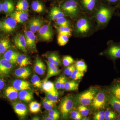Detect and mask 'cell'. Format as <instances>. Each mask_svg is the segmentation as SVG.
<instances>
[{"instance_id": "obj_4", "label": "cell", "mask_w": 120, "mask_h": 120, "mask_svg": "<svg viewBox=\"0 0 120 120\" xmlns=\"http://www.w3.org/2000/svg\"><path fill=\"white\" fill-rule=\"evenodd\" d=\"M99 91V88L97 87H90L77 95L76 98V103L80 105L88 106L90 105L92 101Z\"/></svg>"}, {"instance_id": "obj_56", "label": "cell", "mask_w": 120, "mask_h": 120, "mask_svg": "<svg viewBox=\"0 0 120 120\" xmlns=\"http://www.w3.org/2000/svg\"><path fill=\"white\" fill-rule=\"evenodd\" d=\"M116 120H120V113H119L117 115L116 119Z\"/></svg>"}, {"instance_id": "obj_34", "label": "cell", "mask_w": 120, "mask_h": 120, "mask_svg": "<svg viewBox=\"0 0 120 120\" xmlns=\"http://www.w3.org/2000/svg\"><path fill=\"white\" fill-rule=\"evenodd\" d=\"M58 34L65 35L70 37L71 35L72 30L70 27L56 26Z\"/></svg>"}, {"instance_id": "obj_25", "label": "cell", "mask_w": 120, "mask_h": 120, "mask_svg": "<svg viewBox=\"0 0 120 120\" xmlns=\"http://www.w3.org/2000/svg\"><path fill=\"white\" fill-rule=\"evenodd\" d=\"M19 54V53L13 50H9L4 53V57L12 64H15L17 63V57Z\"/></svg>"}, {"instance_id": "obj_49", "label": "cell", "mask_w": 120, "mask_h": 120, "mask_svg": "<svg viewBox=\"0 0 120 120\" xmlns=\"http://www.w3.org/2000/svg\"><path fill=\"white\" fill-rule=\"evenodd\" d=\"M75 69V64L71 65L67 67L65 69L64 71V74L70 76Z\"/></svg>"}, {"instance_id": "obj_7", "label": "cell", "mask_w": 120, "mask_h": 120, "mask_svg": "<svg viewBox=\"0 0 120 120\" xmlns=\"http://www.w3.org/2000/svg\"><path fill=\"white\" fill-rule=\"evenodd\" d=\"M104 53L107 57L113 61L120 58V42L110 41Z\"/></svg>"}, {"instance_id": "obj_32", "label": "cell", "mask_w": 120, "mask_h": 120, "mask_svg": "<svg viewBox=\"0 0 120 120\" xmlns=\"http://www.w3.org/2000/svg\"><path fill=\"white\" fill-rule=\"evenodd\" d=\"M42 87L45 92L52 93L58 91L55 87L54 84L52 82L48 80L42 83Z\"/></svg>"}, {"instance_id": "obj_11", "label": "cell", "mask_w": 120, "mask_h": 120, "mask_svg": "<svg viewBox=\"0 0 120 120\" xmlns=\"http://www.w3.org/2000/svg\"><path fill=\"white\" fill-rule=\"evenodd\" d=\"M13 64L4 58H0V75H8L11 72Z\"/></svg>"}, {"instance_id": "obj_35", "label": "cell", "mask_w": 120, "mask_h": 120, "mask_svg": "<svg viewBox=\"0 0 120 120\" xmlns=\"http://www.w3.org/2000/svg\"><path fill=\"white\" fill-rule=\"evenodd\" d=\"M79 84L74 80L67 82L64 85V89L68 91L76 90L78 89Z\"/></svg>"}, {"instance_id": "obj_53", "label": "cell", "mask_w": 120, "mask_h": 120, "mask_svg": "<svg viewBox=\"0 0 120 120\" xmlns=\"http://www.w3.org/2000/svg\"><path fill=\"white\" fill-rule=\"evenodd\" d=\"M61 76L58 77L56 81V87L57 90L61 89Z\"/></svg>"}, {"instance_id": "obj_43", "label": "cell", "mask_w": 120, "mask_h": 120, "mask_svg": "<svg viewBox=\"0 0 120 120\" xmlns=\"http://www.w3.org/2000/svg\"><path fill=\"white\" fill-rule=\"evenodd\" d=\"M48 116L52 118V120H57L60 118V113L57 109H52L49 111Z\"/></svg>"}, {"instance_id": "obj_41", "label": "cell", "mask_w": 120, "mask_h": 120, "mask_svg": "<svg viewBox=\"0 0 120 120\" xmlns=\"http://www.w3.org/2000/svg\"><path fill=\"white\" fill-rule=\"evenodd\" d=\"M69 37L65 35L58 34L57 37V42L60 46H63L66 45L69 41Z\"/></svg>"}, {"instance_id": "obj_48", "label": "cell", "mask_w": 120, "mask_h": 120, "mask_svg": "<svg viewBox=\"0 0 120 120\" xmlns=\"http://www.w3.org/2000/svg\"><path fill=\"white\" fill-rule=\"evenodd\" d=\"M71 118L75 120H82V116L79 111L73 110L71 112Z\"/></svg>"}, {"instance_id": "obj_37", "label": "cell", "mask_w": 120, "mask_h": 120, "mask_svg": "<svg viewBox=\"0 0 120 120\" xmlns=\"http://www.w3.org/2000/svg\"><path fill=\"white\" fill-rule=\"evenodd\" d=\"M105 120H115L116 119L117 115L116 112L110 109H108L105 112Z\"/></svg>"}, {"instance_id": "obj_16", "label": "cell", "mask_w": 120, "mask_h": 120, "mask_svg": "<svg viewBox=\"0 0 120 120\" xmlns=\"http://www.w3.org/2000/svg\"><path fill=\"white\" fill-rule=\"evenodd\" d=\"M110 94L120 100V79H116L108 89Z\"/></svg>"}, {"instance_id": "obj_20", "label": "cell", "mask_w": 120, "mask_h": 120, "mask_svg": "<svg viewBox=\"0 0 120 120\" xmlns=\"http://www.w3.org/2000/svg\"><path fill=\"white\" fill-rule=\"evenodd\" d=\"M49 15L50 19L55 21L60 17H64L65 14L60 7L55 6L51 8Z\"/></svg>"}, {"instance_id": "obj_46", "label": "cell", "mask_w": 120, "mask_h": 120, "mask_svg": "<svg viewBox=\"0 0 120 120\" xmlns=\"http://www.w3.org/2000/svg\"><path fill=\"white\" fill-rule=\"evenodd\" d=\"M78 111L82 116H86L90 113V110L86 106L80 105L78 107Z\"/></svg>"}, {"instance_id": "obj_3", "label": "cell", "mask_w": 120, "mask_h": 120, "mask_svg": "<svg viewBox=\"0 0 120 120\" xmlns=\"http://www.w3.org/2000/svg\"><path fill=\"white\" fill-rule=\"evenodd\" d=\"M92 24L90 20L86 17L80 18L75 24V33L78 37L88 36L92 31Z\"/></svg>"}, {"instance_id": "obj_29", "label": "cell", "mask_w": 120, "mask_h": 120, "mask_svg": "<svg viewBox=\"0 0 120 120\" xmlns=\"http://www.w3.org/2000/svg\"><path fill=\"white\" fill-rule=\"evenodd\" d=\"M17 63L21 67H26L28 65L31 64L30 59L26 55L19 53L17 56Z\"/></svg>"}, {"instance_id": "obj_13", "label": "cell", "mask_w": 120, "mask_h": 120, "mask_svg": "<svg viewBox=\"0 0 120 120\" xmlns=\"http://www.w3.org/2000/svg\"><path fill=\"white\" fill-rule=\"evenodd\" d=\"M14 41L15 45L18 49L25 52H27V47L24 35L22 34H17L14 38Z\"/></svg>"}, {"instance_id": "obj_27", "label": "cell", "mask_w": 120, "mask_h": 120, "mask_svg": "<svg viewBox=\"0 0 120 120\" xmlns=\"http://www.w3.org/2000/svg\"><path fill=\"white\" fill-rule=\"evenodd\" d=\"M109 104L112 107L114 110L120 113V100L118 98L114 97L113 95L110 94L109 101Z\"/></svg>"}, {"instance_id": "obj_17", "label": "cell", "mask_w": 120, "mask_h": 120, "mask_svg": "<svg viewBox=\"0 0 120 120\" xmlns=\"http://www.w3.org/2000/svg\"><path fill=\"white\" fill-rule=\"evenodd\" d=\"M43 23L41 19L36 17L32 18L28 22L30 30L34 33L38 31L42 26Z\"/></svg>"}, {"instance_id": "obj_61", "label": "cell", "mask_w": 120, "mask_h": 120, "mask_svg": "<svg viewBox=\"0 0 120 120\" xmlns=\"http://www.w3.org/2000/svg\"><path fill=\"white\" fill-rule=\"evenodd\" d=\"M118 6H119V7H120V2H119V4H118Z\"/></svg>"}, {"instance_id": "obj_59", "label": "cell", "mask_w": 120, "mask_h": 120, "mask_svg": "<svg viewBox=\"0 0 120 120\" xmlns=\"http://www.w3.org/2000/svg\"><path fill=\"white\" fill-rule=\"evenodd\" d=\"M82 120H90V119H89V118H88V117H84L83 118H82Z\"/></svg>"}, {"instance_id": "obj_2", "label": "cell", "mask_w": 120, "mask_h": 120, "mask_svg": "<svg viewBox=\"0 0 120 120\" xmlns=\"http://www.w3.org/2000/svg\"><path fill=\"white\" fill-rule=\"evenodd\" d=\"M60 7L71 18L77 19L80 15L81 8L78 0H64L60 3Z\"/></svg>"}, {"instance_id": "obj_30", "label": "cell", "mask_w": 120, "mask_h": 120, "mask_svg": "<svg viewBox=\"0 0 120 120\" xmlns=\"http://www.w3.org/2000/svg\"><path fill=\"white\" fill-rule=\"evenodd\" d=\"M31 8L34 11L37 13L43 12L45 9V5L40 0H34L31 4Z\"/></svg>"}, {"instance_id": "obj_28", "label": "cell", "mask_w": 120, "mask_h": 120, "mask_svg": "<svg viewBox=\"0 0 120 120\" xmlns=\"http://www.w3.org/2000/svg\"><path fill=\"white\" fill-rule=\"evenodd\" d=\"M48 61L50 63L58 66L61 64V61L58 54L55 52L50 53L47 56Z\"/></svg>"}, {"instance_id": "obj_33", "label": "cell", "mask_w": 120, "mask_h": 120, "mask_svg": "<svg viewBox=\"0 0 120 120\" xmlns=\"http://www.w3.org/2000/svg\"><path fill=\"white\" fill-rule=\"evenodd\" d=\"M11 47V44L8 38L3 39L0 41V54L4 53Z\"/></svg>"}, {"instance_id": "obj_54", "label": "cell", "mask_w": 120, "mask_h": 120, "mask_svg": "<svg viewBox=\"0 0 120 120\" xmlns=\"http://www.w3.org/2000/svg\"><path fill=\"white\" fill-rule=\"evenodd\" d=\"M5 83L3 80L0 79V90H2L4 87Z\"/></svg>"}, {"instance_id": "obj_5", "label": "cell", "mask_w": 120, "mask_h": 120, "mask_svg": "<svg viewBox=\"0 0 120 120\" xmlns=\"http://www.w3.org/2000/svg\"><path fill=\"white\" fill-rule=\"evenodd\" d=\"M110 95L108 89H103L99 91L91 103L92 108L95 110L104 109L109 104Z\"/></svg>"}, {"instance_id": "obj_39", "label": "cell", "mask_w": 120, "mask_h": 120, "mask_svg": "<svg viewBox=\"0 0 120 120\" xmlns=\"http://www.w3.org/2000/svg\"><path fill=\"white\" fill-rule=\"evenodd\" d=\"M43 102V106L45 109L48 111L53 109L56 103L55 102L48 99L47 98H45Z\"/></svg>"}, {"instance_id": "obj_38", "label": "cell", "mask_w": 120, "mask_h": 120, "mask_svg": "<svg viewBox=\"0 0 120 120\" xmlns=\"http://www.w3.org/2000/svg\"><path fill=\"white\" fill-rule=\"evenodd\" d=\"M41 105L37 101H32L30 103V110L32 113H36L41 110Z\"/></svg>"}, {"instance_id": "obj_14", "label": "cell", "mask_w": 120, "mask_h": 120, "mask_svg": "<svg viewBox=\"0 0 120 120\" xmlns=\"http://www.w3.org/2000/svg\"><path fill=\"white\" fill-rule=\"evenodd\" d=\"M27 47L31 50L36 49V38L34 33L30 31H27L24 34Z\"/></svg>"}, {"instance_id": "obj_8", "label": "cell", "mask_w": 120, "mask_h": 120, "mask_svg": "<svg viewBox=\"0 0 120 120\" xmlns=\"http://www.w3.org/2000/svg\"><path fill=\"white\" fill-rule=\"evenodd\" d=\"M38 32L39 38L45 41H51L53 37V31L50 23L43 25Z\"/></svg>"}, {"instance_id": "obj_58", "label": "cell", "mask_w": 120, "mask_h": 120, "mask_svg": "<svg viewBox=\"0 0 120 120\" xmlns=\"http://www.w3.org/2000/svg\"><path fill=\"white\" fill-rule=\"evenodd\" d=\"M32 120H39V118L37 116H35L34 117V118L32 119Z\"/></svg>"}, {"instance_id": "obj_9", "label": "cell", "mask_w": 120, "mask_h": 120, "mask_svg": "<svg viewBox=\"0 0 120 120\" xmlns=\"http://www.w3.org/2000/svg\"><path fill=\"white\" fill-rule=\"evenodd\" d=\"M17 23L12 17L7 18L1 22V30L7 33L12 32L16 28Z\"/></svg>"}, {"instance_id": "obj_22", "label": "cell", "mask_w": 120, "mask_h": 120, "mask_svg": "<svg viewBox=\"0 0 120 120\" xmlns=\"http://www.w3.org/2000/svg\"><path fill=\"white\" fill-rule=\"evenodd\" d=\"M18 97L21 101L26 102L30 101L34 98L33 92L30 90L20 91Z\"/></svg>"}, {"instance_id": "obj_23", "label": "cell", "mask_w": 120, "mask_h": 120, "mask_svg": "<svg viewBox=\"0 0 120 120\" xmlns=\"http://www.w3.org/2000/svg\"><path fill=\"white\" fill-rule=\"evenodd\" d=\"M35 71L38 75H42L45 73L46 67L40 58H37L34 65Z\"/></svg>"}, {"instance_id": "obj_21", "label": "cell", "mask_w": 120, "mask_h": 120, "mask_svg": "<svg viewBox=\"0 0 120 120\" xmlns=\"http://www.w3.org/2000/svg\"><path fill=\"white\" fill-rule=\"evenodd\" d=\"M13 86L18 90H29L31 89L30 84L29 82L21 79H17L13 82Z\"/></svg>"}, {"instance_id": "obj_15", "label": "cell", "mask_w": 120, "mask_h": 120, "mask_svg": "<svg viewBox=\"0 0 120 120\" xmlns=\"http://www.w3.org/2000/svg\"><path fill=\"white\" fill-rule=\"evenodd\" d=\"M14 111L16 114L21 118H24L27 113V110L26 105L24 103L19 102L13 103Z\"/></svg>"}, {"instance_id": "obj_24", "label": "cell", "mask_w": 120, "mask_h": 120, "mask_svg": "<svg viewBox=\"0 0 120 120\" xmlns=\"http://www.w3.org/2000/svg\"><path fill=\"white\" fill-rule=\"evenodd\" d=\"M15 4L13 0H4L2 2V10L6 13L13 12L15 9Z\"/></svg>"}, {"instance_id": "obj_19", "label": "cell", "mask_w": 120, "mask_h": 120, "mask_svg": "<svg viewBox=\"0 0 120 120\" xmlns=\"http://www.w3.org/2000/svg\"><path fill=\"white\" fill-rule=\"evenodd\" d=\"M31 70L29 67H21L15 70V75L18 79H26L31 75Z\"/></svg>"}, {"instance_id": "obj_52", "label": "cell", "mask_w": 120, "mask_h": 120, "mask_svg": "<svg viewBox=\"0 0 120 120\" xmlns=\"http://www.w3.org/2000/svg\"><path fill=\"white\" fill-rule=\"evenodd\" d=\"M67 82V77L64 76H61V89H64V85Z\"/></svg>"}, {"instance_id": "obj_47", "label": "cell", "mask_w": 120, "mask_h": 120, "mask_svg": "<svg viewBox=\"0 0 120 120\" xmlns=\"http://www.w3.org/2000/svg\"><path fill=\"white\" fill-rule=\"evenodd\" d=\"M46 98L51 101L56 102L58 100V92H52V93H48L46 92Z\"/></svg>"}, {"instance_id": "obj_1", "label": "cell", "mask_w": 120, "mask_h": 120, "mask_svg": "<svg viewBox=\"0 0 120 120\" xmlns=\"http://www.w3.org/2000/svg\"><path fill=\"white\" fill-rule=\"evenodd\" d=\"M95 17L99 26H105L109 22L113 15L114 8L105 4H101L97 9Z\"/></svg>"}, {"instance_id": "obj_57", "label": "cell", "mask_w": 120, "mask_h": 120, "mask_svg": "<svg viewBox=\"0 0 120 120\" xmlns=\"http://www.w3.org/2000/svg\"><path fill=\"white\" fill-rule=\"evenodd\" d=\"M45 120H52V118L49 117V116H47V117L45 118Z\"/></svg>"}, {"instance_id": "obj_45", "label": "cell", "mask_w": 120, "mask_h": 120, "mask_svg": "<svg viewBox=\"0 0 120 120\" xmlns=\"http://www.w3.org/2000/svg\"><path fill=\"white\" fill-rule=\"evenodd\" d=\"M75 62L74 59L71 56H64L62 59V63L65 67H67L73 64Z\"/></svg>"}, {"instance_id": "obj_18", "label": "cell", "mask_w": 120, "mask_h": 120, "mask_svg": "<svg viewBox=\"0 0 120 120\" xmlns=\"http://www.w3.org/2000/svg\"><path fill=\"white\" fill-rule=\"evenodd\" d=\"M11 16L17 23H22L28 19V13L26 11H16L12 14Z\"/></svg>"}, {"instance_id": "obj_12", "label": "cell", "mask_w": 120, "mask_h": 120, "mask_svg": "<svg viewBox=\"0 0 120 120\" xmlns=\"http://www.w3.org/2000/svg\"><path fill=\"white\" fill-rule=\"evenodd\" d=\"M47 65V73L46 76L43 80L41 81L42 83L46 82L52 76L57 75L60 74V70L58 68L57 66L50 63L48 60H46Z\"/></svg>"}, {"instance_id": "obj_55", "label": "cell", "mask_w": 120, "mask_h": 120, "mask_svg": "<svg viewBox=\"0 0 120 120\" xmlns=\"http://www.w3.org/2000/svg\"><path fill=\"white\" fill-rule=\"evenodd\" d=\"M2 2L1 0H0V12H1L2 10Z\"/></svg>"}, {"instance_id": "obj_44", "label": "cell", "mask_w": 120, "mask_h": 120, "mask_svg": "<svg viewBox=\"0 0 120 120\" xmlns=\"http://www.w3.org/2000/svg\"><path fill=\"white\" fill-rule=\"evenodd\" d=\"M84 73L83 72L79 71L77 69H75L73 71V73L70 76L71 79L75 80L81 79L83 77Z\"/></svg>"}, {"instance_id": "obj_36", "label": "cell", "mask_w": 120, "mask_h": 120, "mask_svg": "<svg viewBox=\"0 0 120 120\" xmlns=\"http://www.w3.org/2000/svg\"><path fill=\"white\" fill-rule=\"evenodd\" d=\"M55 23L58 26L70 27L71 26V22L64 17H60L55 20Z\"/></svg>"}, {"instance_id": "obj_50", "label": "cell", "mask_w": 120, "mask_h": 120, "mask_svg": "<svg viewBox=\"0 0 120 120\" xmlns=\"http://www.w3.org/2000/svg\"><path fill=\"white\" fill-rule=\"evenodd\" d=\"M105 112L103 110L98 112L95 114L93 119L95 120H105Z\"/></svg>"}, {"instance_id": "obj_60", "label": "cell", "mask_w": 120, "mask_h": 120, "mask_svg": "<svg viewBox=\"0 0 120 120\" xmlns=\"http://www.w3.org/2000/svg\"><path fill=\"white\" fill-rule=\"evenodd\" d=\"M1 22H0V28H1Z\"/></svg>"}, {"instance_id": "obj_31", "label": "cell", "mask_w": 120, "mask_h": 120, "mask_svg": "<svg viewBox=\"0 0 120 120\" xmlns=\"http://www.w3.org/2000/svg\"><path fill=\"white\" fill-rule=\"evenodd\" d=\"M29 7V0H17L16 9V11H27Z\"/></svg>"}, {"instance_id": "obj_40", "label": "cell", "mask_w": 120, "mask_h": 120, "mask_svg": "<svg viewBox=\"0 0 120 120\" xmlns=\"http://www.w3.org/2000/svg\"><path fill=\"white\" fill-rule=\"evenodd\" d=\"M76 69L79 71L83 72L86 70L87 66L82 60H79L76 62L75 64Z\"/></svg>"}, {"instance_id": "obj_26", "label": "cell", "mask_w": 120, "mask_h": 120, "mask_svg": "<svg viewBox=\"0 0 120 120\" xmlns=\"http://www.w3.org/2000/svg\"><path fill=\"white\" fill-rule=\"evenodd\" d=\"M18 91L13 86H10L6 89L5 93L6 97L9 100H15L19 96Z\"/></svg>"}, {"instance_id": "obj_6", "label": "cell", "mask_w": 120, "mask_h": 120, "mask_svg": "<svg viewBox=\"0 0 120 120\" xmlns=\"http://www.w3.org/2000/svg\"><path fill=\"white\" fill-rule=\"evenodd\" d=\"M75 100L73 96L69 95L65 96L61 101L59 109L63 118H67L69 114L72 111L75 105Z\"/></svg>"}, {"instance_id": "obj_42", "label": "cell", "mask_w": 120, "mask_h": 120, "mask_svg": "<svg viewBox=\"0 0 120 120\" xmlns=\"http://www.w3.org/2000/svg\"><path fill=\"white\" fill-rule=\"evenodd\" d=\"M31 82L35 87L38 88H41L42 86V83L40 78L38 75H34L32 76L31 79Z\"/></svg>"}, {"instance_id": "obj_51", "label": "cell", "mask_w": 120, "mask_h": 120, "mask_svg": "<svg viewBox=\"0 0 120 120\" xmlns=\"http://www.w3.org/2000/svg\"><path fill=\"white\" fill-rule=\"evenodd\" d=\"M103 1L106 2L109 4L118 5L120 0H103Z\"/></svg>"}, {"instance_id": "obj_10", "label": "cell", "mask_w": 120, "mask_h": 120, "mask_svg": "<svg viewBox=\"0 0 120 120\" xmlns=\"http://www.w3.org/2000/svg\"><path fill=\"white\" fill-rule=\"evenodd\" d=\"M81 8L91 11L94 10L99 4L100 0H78Z\"/></svg>"}, {"instance_id": "obj_62", "label": "cell", "mask_w": 120, "mask_h": 120, "mask_svg": "<svg viewBox=\"0 0 120 120\" xmlns=\"http://www.w3.org/2000/svg\"><path fill=\"white\" fill-rule=\"evenodd\" d=\"M120 14V15H119V16H120V14Z\"/></svg>"}]
</instances>
